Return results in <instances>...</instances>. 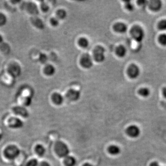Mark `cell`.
Instances as JSON below:
<instances>
[{
    "label": "cell",
    "mask_w": 166,
    "mask_h": 166,
    "mask_svg": "<svg viewBox=\"0 0 166 166\" xmlns=\"http://www.w3.org/2000/svg\"><path fill=\"white\" fill-rule=\"evenodd\" d=\"M52 100L55 104L60 105L63 103L64 98L61 94L58 93H55L52 96Z\"/></svg>",
    "instance_id": "15"
},
{
    "label": "cell",
    "mask_w": 166,
    "mask_h": 166,
    "mask_svg": "<svg viewBox=\"0 0 166 166\" xmlns=\"http://www.w3.org/2000/svg\"><path fill=\"white\" fill-rule=\"evenodd\" d=\"M76 163V159L72 156L69 155L64 158V164L66 166H75Z\"/></svg>",
    "instance_id": "16"
},
{
    "label": "cell",
    "mask_w": 166,
    "mask_h": 166,
    "mask_svg": "<svg viewBox=\"0 0 166 166\" xmlns=\"http://www.w3.org/2000/svg\"><path fill=\"white\" fill-rule=\"evenodd\" d=\"M26 166H38V162L36 159H32L27 163Z\"/></svg>",
    "instance_id": "29"
},
{
    "label": "cell",
    "mask_w": 166,
    "mask_h": 166,
    "mask_svg": "<svg viewBox=\"0 0 166 166\" xmlns=\"http://www.w3.org/2000/svg\"><path fill=\"white\" fill-rule=\"evenodd\" d=\"M140 73V69L137 65L132 64L129 67L127 74L130 78L135 79L139 76Z\"/></svg>",
    "instance_id": "6"
},
{
    "label": "cell",
    "mask_w": 166,
    "mask_h": 166,
    "mask_svg": "<svg viewBox=\"0 0 166 166\" xmlns=\"http://www.w3.org/2000/svg\"><path fill=\"white\" fill-rule=\"evenodd\" d=\"M83 166H93L92 165H91V164L89 163H86Z\"/></svg>",
    "instance_id": "38"
},
{
    "label": "cell",
    "mask_w": 166,
    "mask_h": 166,
    "mask_svg": "<svg viewBox=\"0 0 166 166\" xmlns=\"http://www.w3.org/2000/svg\"><path fill=\"white\" fill-rule=\"evenodd\" d=\"M9 73L14 78H17L21 74V69L20 66L18 64H12L8 69Z\"/></svg>",
    "instance_id": "8"
},
{
    "label": "cell",
    "mask_w": 166,
    "mask_h": 166,
    "mask_svg": "<svg viewBox=\"0 0 166 166\" xmlns=\"http://www.w3.org/2000/svg\"><path fill=\"white\" fill-rule=\"evenodd\" d=\"M13 111L17 115H19L23 117H27L29 116L27 110L23 107H16L13 109Z\"/></svg>",
    "instance_id": "14"
},
{
    "label": "cell",
    "mask_w": 166,
    "mask_h": 166,
    "mask_svg": "<svg viewBox=\"0 0 166 166\" xmlns=\"http://www.w3.org/2000/svg\"><path fill=\"white\" fill-rule=\"evenodd\" d=\"M25 9L32 14L36 15L39 13V10L37 6L34 3H26Z\"/></svg>",
    "instance_id": "12"
},
{
    "label": "cell",
    "mask_w": 166,
    "mask_h": 166,
    "mask_svg": "<svg viewBox=\"0 0 166 166\" xmlns=\"http://www.w3.org/2000/svg\"><path fill=\"white\" fill-rule=\"evenodd\" d=\"M20 151L17 146L14 145L8 146L4 151V154L7 158L14 160L19 156Z\"/></svg>",
    "instance_id": "3"
},
{
    "label": "cell",
    "mask_w": 166,
    "mask_h": 166,
    "mask_svg": "<svg viewBox=\"0 0 166 166\" xmlns=\"http://www.w3.org/2000/svg\"><path fill=\"white\" fill-rule=\"evenodd\" d=\"M31 102H32V100H31V98H30V96L26 97L24 99V105L26 106H30L31 104Z\"/></svg>",
    "instance_id": "33"
},
{
    "label": "cell",
    "mask_w": 166,
    "mask_h": 166,
    "mask_svg": "<svg viewBox=\"0 0 166 166\" xmlns=\"http://www.w3.org/2000/svg\"><path fill=\"white\" fill-rule=\"evenodd\" d=\"M149 8L154 12H158L162 8L163 4L159 0H152L149 4Z\"/></svg>",
    "instance_id": "11"
},
{
    "label": "cell",
    "mask_w": 166,
    "mask_h": 166,
    "mask_svg": "<svg viewBox=\"0 0 166 166\" xmlns=\"http://www.w3.org/2000/svg\"><path fill=\"white\" fill-rule=\"evenodd\" d=\"M2 137H3V135H2V133L0 132V140H1V139H2Z\"/></svg>",
    "instance_id": "39"
},
{
    "label": "cell",
    "mask_w": 166,
    "mask_h": 166,
    "mask_svg": "<svg viewBox=\"0 0 166 166\" xmlns=\"http://www.w3.org/2000/svg\"><path fill=\"white\" fill-rule=\"evenodd\" d=\"M149 166H161L159 165L157 161H153L151 162V163L149 165Z\"/></svg>",
    "instance_id": "34"
},
{
    "label": "cell",
    "mask_w": 166,
    "mask_h": 166,
    "mask_svg": "<svg viewBox=\"0 0 166 166\" xmlns=\"http://www.w3.org/2000/svg\"><path fill=\"white\" fill-rule=\"evenodd\" d=\"M105 50L104 47L98 46L95 48L93 52L94 59L98 62H103L105 59Z\"/></svg>",
    "instance_id": "4"
},
{
    "label": "cell",
    "mask_w": 166,
    "mask_h": 166,
    "mask_svg": "<svg viewBox=\"0 0 166 166\" xmlns=\"http://www.w3.org/2000/svg\"><path fill=\"white\" fill-rule=\"evenodd\" d=\"M125 7L129 11L132 12L134 10V5L130 1H126V2Z\"/></svg>",
    "instance_id": "28"
},
{
    "label": "cell",
    "mask_w": 166,
    "mask_h": 166,
    "mask_svg": "<svg viewBox=\"0 0 166 166\" xmlns=\"http://www.w3.org/2000/svg\"><path fill=\"white\" fill-rule=\"evenodd\" d=\"M158 41L162 46H166V34L160 35L158 38Z\"/></svg>",
    "instance_id": "26"
},
{
    "label": "cell",
    "mask_w": 166,
    "mask_h": 166,
    "mask_svg": "<svg viewBox=\"0 0 166 166\" xmlns=\"http://www.w3.org/2000/svg\"><path fill=\"white\" fill-rule=\"evenodd\" d=\"M80 64L83 68L89 69L93 66V60L89 54H85L82 56L80 60Z\"/></svg>",
    "instance_id": "7"
},
{
    "label": "cell",
    "mask_w": 166,
    "mask_h": 166,
    "mask_svg": "<svg viewBox=\"0 0 166 166\" xmlns=\"http://www.w3.org/2000/svg\"><path fill=\"white\" fill-rule=\"evenodd\" d=\"M56 68L52 65H48L46 66L44 69V72L48 76H51L56 72Z\"/></svg>",
    "instance_id": "18"
},
{
    "label": "cell",
    "mask_w": 166,
    "mask_h": 166,
    "mask_svg": "<svg viewBox=\"0 0 166 166\" xmlns=\"http://www.w3.org/2000/svg\"><path fill=\"white\" fill-rule=\"evenodd\" d=\"M114 29L116 32L120 33H124L127 31L128 27L125 24L120 22L115 24L114 25Z\"/></svg>",
    "instance_id": "13"
},
{
    "label": "cell",
    "mask_w": 166,
    "mask_h": 166,
    "mask_svg": "<svg viewBox=\"0 0 166 166\" xmlns=\"http://www.w3.org/2000/svg\"><path fill=\"white\" fill-rule=\"evenodd\" d=\"M7 22V18L5 14L0 13V27L5 25Z\"/></svg>",
    "instance_id": "25"
},
{
    "label": "cell",
    "mask_w": 166,
    "mask_h": 166,
    "mask_svg": "<svg viewBox=\"0 0 166 166\" xmlns=\"http://www.w3.org/2000/svg\"><path fill=\"white\" fill-rule=\"evenodd\" d=\"M35 151H36L37 154L40 157H42V156H44L46 153V149L41 144H38L36 146V148H35Z\"/></svg>",
    "instance_id": "22"
},
{
    "label": "cell",
    "mask_w": 166,
    "mask_h": 166,
    "mask_svg": "<svg viewBox=\"0 0 166 166\" xmlns=\"http://www.w3.org/2000/svg\"><path fill=\"white\" fill-rule=\"evenodd\" d=\"M51 24L53 26H57L59 24V19L57 18H52L51 20Z\"/></svg>",
    "instance_id": "31"
},
{
    "label": "cell",
    "mask_w": 166,
    "mask_h": 166,
    "mask_svg": "<svg viewBox=\"0 0 166 166\" xmlns=\"http://www.w3.org/2000/svg\"><path fill=\"white\" fill-rule=\"evenodd\" d=\"M126 134L131 138H137L139 137L141 133L140 128L137 126L131 125L126 130Z\"/></svg>",
    "instance_id": "5"
},
{
    "label": "cell",
    "mask_w": 166,
    "mask_h": 166,
    "mask_svg": "<svg viewBox=\"0 0 166 166\" xmlns=\"http://www.w3.org/2000/svg\"><path fill=\"white\" fill-rule=\"evenodd\" d=\"M55 149L57 155L60 158H65L69 155L70 150L68 146L62 141H58L56 143Z\"/></svg>",
    "instance_id": "2"
},
{
    "label": "cell",
    "mask_w": 166,
    "mask_h": 166,
    "mask_svg": "<svg viewBox=\"0 0 166 166\" xmlns=\"http://www.w3.org/2000/svg\"><path fill=\"white\" fill-rule=\"evenodd\" d=\"M32 23L34 26L38 29H43L45 27V24L42 20L38 18H35L32 19Z\"/></svg>",
    "instance_id": "19"
},
{
    "label": "cell",
    "mask_w": 166,
    "mask_h": 166,
    "mask_svg": "<svg viewBox=\"0 0 166 166\" xmlns=\"http://www.w3.org/2000/svg\"><path fill=\"white\" fill-rule=\"evenodd\" d=\"M78 44L80 47L83 48H86L89 46V42L87 38H82L79 39Z\"/></svg>",
    "instance_id": "23"
},
{
    "label": "cell",
    "mask_w": 166,
    "mask_h": 166,
    "mask_svg": "<svg viewBox=\"0 0 166 166\" xmlns=\"http://www.w3.org/2000/svg\"><path fill=\"white\" fill-rule=\"evenodd\" d=\"M41 9L44 12H47L49 10V8H50L49 5L45 2H43L41 3Z\"/></svg>",
    "instance_id": "32"
},
{
    "label": "cell",
    "mask_w": 166,
    "mask_h": 166,
    "mask_svg": "<svg viewBox=\"0 0 166 166\" xmlns=\"http://www.w3.org/2000/svg\"><path fill=\"white\" fill-rule=\"evenodd\" d=\"M138 93L141 97L144 98H148L150 96V94H151V91L149 90V88L143 87V88H141L138 91Z\"/></svg>",
    "instance_id": "21"
},
{
    "label": "cell",
    "mask_w": 166,
    "mask_h": 166,
    "mask_svg": "<svg viewBox=\"0 0 166 166\" xmlns=\"http://www.w3.org/2000/svg\"><path fill=\"white\" fill-rule=\"evenodd\" d=\"M8 125L11 128L18 129L23 126V122L18 118L12 117L8 120Z\"/></svg>",
    "instance_id": "9"
},
{
    "label": "cell",
    "mask_w": 166,
    "mask_h": 166,
    "mask_svg": "<svg viewBox=\"0 0 166 166\" xmlns=\"http://www.w3.org/2000/svg\"><path fill=\"white\" fill-rule=\"evenodd\" d=\"M39 60L42 63H45L48 60V57L46 54H41L39 56Z\"/></svg>",
    "instance_id": "30"
},
{
    "label": "cell",
    "mask_w": 166,
    "mask_h": 166,
    "mask_svg": "<svg viewBox=\"0 0 166 166\" xmlns=\"http://www.w3.org/2000/svg\"><path fill=\"white\" fill-rule=\"evenodd\" d=\"M158 28L161 30H166V19H163L159 22Z\"/></svg>",
    "instance_id": "27"
},
{
    "label": "cell",
    "mask_w": 166,
    "mask_h": 166,
    "mask_svg": "<svg viewBox=\"0 0 166 166\" xmlns=\"http://www.w3.org/2000/svg\"><path fill=\"white\" fill-rule=\"evenodd\" d=\"M130 33L132 38L138 43L142 42L145 37L144 30L139 25L133 26L131 30Z\"/></svg>",
    "instance_id": "1"
},
{
    "label": "cell",
    "mask_w": 166,
    "mask_h": 166,
    "mask_svg": "<svg viewBox=\"0 0 166 166\" xmlns=\"http://www.w3.org/2000/svg\"><path fill=\"white\" fill-rule=\"evenodd\" d=\"M56 15L59 19H63L66 17L67 13L65 10L60 9L57 12Z\"/></svg>",
    "instance_id": "24"
},
{
    "label": "cell",
    "mask_w": 166,
    "mask_h": 166,
    "mask_svg": "<svg viewBox=\"0 0 166 166\" xmlns=\"http://www.w3.org/2000/svg\"><path fill=\"white\" fill-rule=\"evenodd\" d=\"M66 96L68 100L71 101H76L80 98L81 93L78 90L71 89L67 91Z\"/></svg>",
    "instance_id": "10"
},
{
    "label": "cell",
    "mask_w": 166,
    "mask_h": 166,
    "mask_svg": "<svg viewBox=\"0 0 166 166\" xmlns=\"http://www.w3.org/2000/svg\"><path fill=\"white\" fill-rule=\"evenodd\" d=\"M109 153L112 155H118L120 153V149L119 146L115 145H113L110 146L109 148Z\"/></svg>",
    "instance_id": "20"
},
{
    "label": "cell",
    "mask_w": 166,
    "mask_h": 166,
    "mask_svg": "<svg viewBox=\"0 0 166 166\" xmlns=\"http://www.w3.org/2000/svg\"><path fill=\"white\" fill-rule=\"evenodd\" d=\"M39 166H51V165L47 162H43L41 164H40Z\"/></svg>",
    "instance_id": "35"
},
{
    "label": "cell",
    "mask_w": 166,
    "mask_h": 166,
    "mask_svg": "<svg viewBox=\"0 0 166 166\" xmlns=\"http://www.w3.org/2000/svg\"><path fill=\"white\" fill-rule=\"evenodd\" d=\"M163 96L166 99V87H163L162 90Z\"/></svg>",
    "instance_id": "36"
},
{
    "label": "cell",
    "mask_w": 166,
    "mask_h": 166,
    "mask_svg": "<svg viewBox=\"0 0 166 166\" xmlns=\"http://www.w3.org/2000/svg\"><path fill=\"white\" fill-rule=\"evenodd\" d=\"M126 53H127V50H126V48L122 45L119 46L116 50V53L117 55L120 58L125 56Z\"/></svg>",
    "instance_id": "17"
},
{
    "label": "cell",
    "mask_w": 166,
    "mask_h": 166,
    "mask_svg": "<svg viewBox=\"0 0 166 166\" xmlns=\"http://www.w3.org/2000/svg\"><path fill=\"white\" fill-rule=\"evenodd\" d=\"M3 41V36L0 35V43H2Z\"/></svg>",
    "instance_id": "37"
}]
</instances>
